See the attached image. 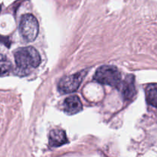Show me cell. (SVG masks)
<instances>
[{"mask_svg": "<svg viewBox=\"0 0 157 157\" xmlns=\"http://www.w3.org/2000/svg\"><path fill=\"white\" fill-rule=\"evenodd\" d=\"M12 68V64L10 61L5 55L0 54V76L9 73Z\"/></svg>", "mask_w": 157, "mask_h": 157, "instance_id": "9c48e42d", "label": "cell"}, {"mask_svg": "<svg viewBox=\"0 0 157 157\" xmlns=\"http://www.w3.org/2000/svg\"><path fill=\"white\" fill-rule=\"evenodd\" d=\"M0 43H2V44H4L5 45H6L7 47H9V38H6V37H3V36H1L0 35Z\"/></svg>", "mask_w": 157, "mask_h": 157, "instance_id": "30bf717a", "label": "cell"}, {"mask_svg": "<svg viewBox=\"0 0 157 157\" xmlns=\"http://www.w3.org/2000/svg\"><path fill=\"white\" fill-rule=\"evenodd\" d=\"M39 31L38 20L32 14H25L21 18L19 32L25 41L32 42L37 38Z\"/></svg>", "mask_w": 157, "mask_h": 157, "instance_id": "3957f363", "label": "cell"}, {"mask_svg": "<svg viewBox=\"0 0 157 157\" xmlns=\"http://www.w3.org/2000/svg\"><path fill=\"white\" fill-rule=\"evenodd\" d=\"M65 132L61 129H55L49 133V144L53 147H61L67 143Z\"/></svg>", "mask_w": 157, "mask_h": 157, "instance_id": "8992f818", "label": "cell"}, {"mask_svg": "<svg viewBox=\"0 0 157 157\" xmlns=\"http://www.w3.org/2000/svg\"><path fill=\"white\" fill-rule=\"evenodd\" d=\"M86 75L87 72L83 71L75 75L64 77L58 84V89L60 91L64 94L75 92L80 87V84H81Z\"/></svg>", "mask_w": 157, "mask_h": 157, "instance_id": "277c9868", "label": "cell"}, {"mask_svg": "<svg viewBox=\"0 0 157 157\" xmlns=\"http://www.w3.org/2000/svg\"><path fill=\"white\" fill-rule=\"evenodd\" d=\"M147 101L152 107L157 108V84H150L146 88Z\"/></svg>", "mask_w": 157, "mask_h": 157, "instance_id": "ba28073f", "label": "cell"}, {"mask_svg": "<svg viewBox=\"0 0 157 157\" xmlns=\"http://www.w3.org/2000/svg\"><path fill=\"white\" fill-rule=\"evenodd\" d=\"M122 92L123 95L127 100H130L134 97L136 89L134 85V77L133 75H128L123 82Z\"/></svg>", "mask_w": 157, "mask_h": 157, "instance_id": "52a82bcc", "label": "cell"}, {"mask_svg": "<svg viewBox=\"0 0 157 157\" xmlns=\"http://www.w3.org/2000/svg\"><path fill=\"white\" fill-rule=\"evenodd\" d=\"M15 61L18 72L23 75L29 73L41 64V57L33 47L21 48L15 53Z\"/></svg>", "mask_w": 157, "mask_h": 157, "instance_id": "6da1fadb", "label": "cell"}, {"mask_svg": "<svg viewBox=\"0 0 157 157\" xmlns=\"http://www.w3.org/2000/svg\"><path fill=\"white\" fill-rule=\"evenodd\" d=\"M94 78L100 84L111 87H119L121 84V73L113 66H101L97 70Z\"/></svg>", "mask_w": 157, "mask_h": 157, "instance_id": "7a4b0ae2", "label": "cell"}, {"mask_svg": "<svg viewBox=\"0 0 157 157\" xmlns=\"http://www.w3.org/2000/svg\"><path fill=\"white\" fill-rule=\"evenodd\" d=\"M82 103L76 95L69 97L64 100V108L67 114H75L82 110Z\"/></svg>", "mask_w": 157, "mask_h": 157, "instance_id": "5b68a950", "label": "cell"}]
</instances>
